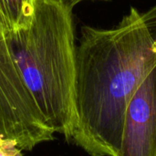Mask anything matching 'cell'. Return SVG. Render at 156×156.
<instances>
[{
	"mask_svg": "<svg viewBox=\"0 0 156 156\" xmlns=\"http://www.w3.org/2000/svg\"><path fill=\"white\" fill-rule=\"evenodd\" d=\"M65 2H67L72 8H74L75 5H77L78 4L84 2V1H110V0H64Z\"/></svg>",
	"mask_w": 156,
	"mask_h": 156,
	"instance_id": "8",
	"label": "cell"
},
{
	"mask_svg": "<svg viewBox=\"0 0 156 156\" xmlns=\"http://www.w3.org/2000/svg\"><path fill=\"white\" fill-rule=\"evenodd\" d=\"M115 156H156V65L127 106Z\"/></svg>",
	"mask_w": 156,
	"mask_h": 156,
	"instance_id": "4",
	"label": "cell"
},
{
	"mask_svg": "<svg viewBox=\"0 0 156 156\" xmlns=\"http://www.w3.org/2000/svg\"><path fill=\"white\" fill-rule=\"evenodd\" d=\"M72 10L64 0H35L27 28H5L20 74L46 124L68 141L72 139L76 122Z\"/></svg>",
	"mask_w": 156,
	"mask_h": 156,
	"instance_id": "2",
	"label": "cell"
},
{
	"mask_svg": "<svg viewBox=\"0 0 156 156\" xmlns=\"http://www.w3.org/2000/svg\"><path fill=\"white\" fill-rule=\"evenodd\" d=\"M0 156H23V154L14 143L0 137Z\"/></svg>",
	"mask_w": 156,
	"mask_h": 156,
	"instance_id": "7",
	"label": "cell"
},
{
	"mask_svg": "<svg viewBox=\"0 0 156 156\" xmlns=\"http://www.w3.org/2000/svg\"><path fill=\"white\" fill-rule=\"evenodd\" d=\"M156 65V47L132 6L112 28L83 26L76 48L72 139L90 156H115L127 106Z\"/></svg>",
	"mask_w": 156,
	"mask_h": 156,
	"instance_id": "1",
	"label": "cell"
},
{
	"mask_svg": "<svg viewBox=\"0 0 156 156\" xmlns=\"http://www.w3.org/2000/svg\"><path fill=\"white\" fill-rule=\"evenodd\" d=\"M54 133L20 74L0 19V137L30 151Z\"/></svg>",
	"mask_w": 156,
	"mask_h": 156,
	"instance_id": "3",
	"label": "cell"
},
{
	"mask_svg": "<svg viewBox=\"0 0 156 156\" xmlns=\"http://www.w3.org/2000/svg\"><path fill=\"white\" fill-rule=\"evenodd\" d=\"M35 0H0V19L8 31L27 28L32 21Z\"/></svg>",
	"mask_w": 156,
	"mask_h": 156,
	"instance_id": "5",
	"label": "cell"
},
{
	"mask_svg": "<svg viewBox=\"0 0 156 156\" xmlns=\"http://www.w3.org/2000/svg\"><path fill=\"white\" fill-rule=\"evenodd\" d=\"M142 16L156 47V5H153L147 11L142 13Z\"/></svg>",
	"mask_w": 156,
	"mask_h": 156,
	"instance_id": "6",
	"label": "cell"
}]
</instances>
